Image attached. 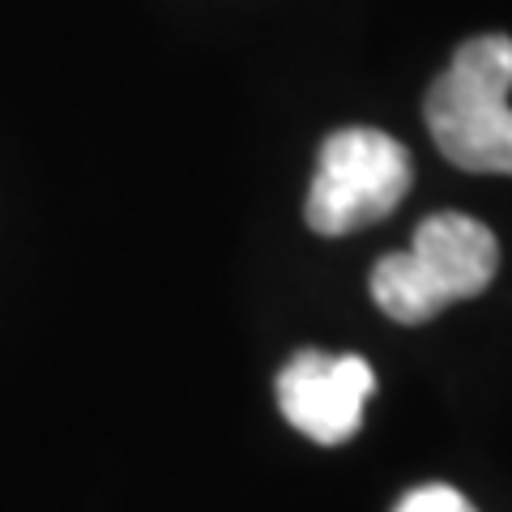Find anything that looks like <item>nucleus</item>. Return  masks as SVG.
Instances as JSON below:
<instances>
[{
	"instance_id": "nucleus-1",
	"label": "nucleus",
	"mask_w": 512,
	"mask_h": 512,
	"mask_svg": "<svg viewBox=\"0 0 512 512\" xmlns=\"http://www.w3.org/2000/svg\"><path fill=\"white\" fill-rule=\"evenodd\" d=\"M512 39L474 35L427 90L423 116L436 150L461 171L512 175Z\"/></svg>"
},
{
	"instance_id": "nucleus-2",
	"label": "nucleus",
	"mask_w": 512,
	"mask_h": 512,
	"mask_svg": "<svg viewBox=\"0 0 512 512\" xmlns=\"http://www.w3.org/2000/svg\"><path fill=\"white\" fill-rule=\"evenodd\" d=\"M410 192V154L380 128H338L316 158L303 218L325 239L389 218Z\"/></svg>"
},
{
	"instance_id": "nucleus-3",
	"label": "nucleus",
	"mask_w": 512,
	"mask_h": 512,
	"mask_svg": "<svg viewBox=\"0 0 512 512\" xmlns=\"http://www.w3.org/2000/svg\"><path fill=\"white\" fill-rule=\"evenodd\" d=\"M372 393H376V372L359 355L299 350L278 372V406L286 423L329 448L359 436L363 406Z\"/></svg>"
},
{
	"instance_id": "nucleus-4",
	"label": "nucleus",
	"mask_w": 512,
	"mask_h": 512,
	"mask_svg": "<svg viewBox=\"0 0 512 512\" xmlns=\"http://www.w3.org/2000/svg\"><path fill=\"white\" fill-rule=\"evenodd\" d=\"M406 252L414 256L419 274L427 278V286L436 291L444 308L457 299L483 295L495 269H500V244H495L491 227L457 210L423 218Z\"/></svg>"
},
{
	"instance_id": "nucleus-5",
	"label": "nucleus",
	"mask_w": 512,
	"mask_h": 512,
	"mask_svg": "<svg viewBox=\"0 0 512 512\" xmlns=\"http://www.w3.org/2000/svg\"><path fill=\"white\" fill-rule=\"evenodd\" d=\"M372 299L384 316L397 320V325H427L431 316L444 312V303L427 286V278L419 274V265H414L410 252L380 256L376 269H372Z\"/></svg>"
},
{
	"instance_id": "nucleus-6",
	"label": "nucleus",
	"mask_w": 512,
	"mask_h": 512,
	"mask_svg": "<svg viewBox=\"0 0 512 512\" xmlns=\"http://www.w3.org/2000/svg\"><path fill=\"white\" fill-rule=\"evenodd\" d=\"M393 512H478L466 495L457 487H444V483H427V487H414L397 500Z\"/></svg>"
}]
</instances>
